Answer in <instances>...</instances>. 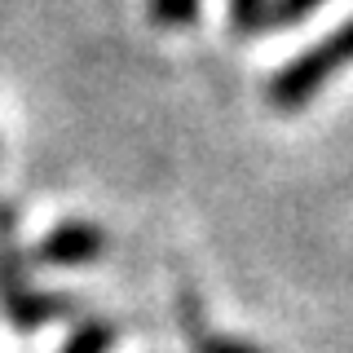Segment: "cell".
I'll return each instance as SVG.
<instances>
[{
  "instance_id": "obj_2",
  "label": "cell",
  "mask_w": 353,
  "mask_h": 353,
  "mask_svg": "<svg viewBox=\"0 0 353 353\" xmlns=\"http://www.w3.org/2000/svg\"><path fill=\"white\" fill-rule=\"evenodd\" d=\"M106 248H110L106 230L75 216V221H58V225L31 248V265H44V270H75V265L102 261Z\"/></svg>"
},
{
  "instance_id": "obj_3",
  "label": "cell",
  "mask_w": 353,
  "mask_h": 353,
  "mask_svg": "<svg viewBox=\"0 0 353 353\" xmlns=\"http://www.w3.org/2000/svg\"><path fill=\"white\" fill-rule=\"evenodd\" d=\"M0 314L5 323L18 331V336H36V331L66 323L71 314H80V301L71 292H49V287H27V292L0 301Z\"/></svg>"
},
{
  "instance_id": "obj_9",
  "label": "cell",
  "mask_w": 353,
  "mask_h": 353,
  "mask_svg": "<svg viewBox=\"0 0 353 353\" xmlns=\"http://www.w3.org/2000/svg\"><path fill=\"white\" fill-rule=\"evenodd\" d=\"M327 0H274L270 9V31L274 27H296V22H305L314 9H323Z\"/></svg>"
},
{
  "instance_id": "obj_5",
  "label": "cell",
  "mask_w": 353,
  "mask_h": 353,
  "mask_svg": "<svg viewBox=\"0 0 353 353\" xmlns=\"http://www.w3.org/2000/svg\"><path fill=\"white\" fill-rule=\"evenodd\" d=\"M18 203L14 199H0V301H9V296H18V292H27L31 287V256L22 252V243H18Z\"/></svg>"
},
{
  "instance_id": "obj_8",
  "label": "cell",
  "mask_w": 353,
  "mask_h": 353,
  "mask_svg": "<svg viewBox=\"0 0 353 353\" xmlns=\"http://www.w3.org/2000/svg\"><path fill=\"white\" fill-rule=\"evenodd\" d=\"M199 5L203 0H146V18H150V27H163V31L190 27L199 18Z\"/></svg>"
},
{
  "instance_id": "obj_4",
  "label": "cell",
  "mask_w": 353,
  "mask_h": 353,
  "mask_svg": "<svg viewBox=\"0 0 353 353\" xmlns=\"http://www.w3.org/2000/svg\"><path fill=\"white\" fill-rule=\"evenodd\" d=\"M176 323H181V336L190 353H265L261 345H252V340L243 336H225V331H216L208 323L203 305H199L194 292H181V301H176Z\"/></svg>"
},
{
  "instance_id": "obj_6",
  "label": "cell",
  "mask_w": 353,
  "mask_h": 353,
  "mask_svg": "<svg viewBox=\"0 0 353 353\" xmlns=\"http://www.w3.org/2000/svg\"><path fill=\"white\" fill-rule=\"evenodd\" d=\"M119 345V323L106 314H88L71 327V336L62 340L58 353H110Z\"/></svg>"
},
{
  "instance_id": "obj_7",
  "label": "cell",
  "mask_w": 353,
  "mask_h": 353,
  "mask_svg": "<svg viewBox=\"0 0 353 353\" xmlns=\"http://www.w3.org/2000/svg\"><path fill=\"white\" fill-rule=\"evenodd\" d=\"M274 0H230V36L234 40H261L270 31Z\"/></svg>"
},
{
  "instance_id": "obj_1",
  "label": "cell",
  "mask_w": 353,
  "mask_h": 353,
  "mask_svg": "<svg viewBox=\"0 0 353 353\" xmlns=\"http://www.w3.org/2000/svg\"><path fill=\"white\" fill-rule=\"evenodd\" d=\"M349 66H353V18H345L331 36H323L318 44H309L305 53H296L287 66H279L270 75V84H265V106L274 115H301Z\"/></svg>"
}]
</instances>
